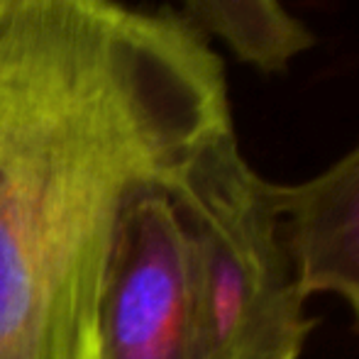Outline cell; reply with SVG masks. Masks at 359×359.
<instances>
[{
  "label": "cell",
  "instance_id": "5",
  "mask_svg": "<svg viewBox=\"0 0 359 359\" xmlns=\"http://www.w3.org/2000/svg\"><path fill=\"white\" fill-rule=\"evenodd\" d=\"M189 22L217 39L240 64L284 74L313 49V32L284 0H181Z\"/></svg>",
  "mask_w": 359,
  "mask_h": 359
},
{
  "label": "cell",
  "instance_id": "4",
  "mask_svg": "<svg viewBox=\"0 0 359 359\" xmlns=\"http://www.w3.org/2000/svg\"><path fill=\"white\" fill-rule=\"evenodd\" d=\"M279 196L303 293L340 298L359 330V144L301 184H279Z\"/></svg>",
  "mask_w": 359,
  "mask_h": 359
},
{
  "label": "cell",
  "instance_id": "1",
  "mask_svg": "<svg viewBox=\"0 0 359 359\" xmlns=\"http://www.w3.org/2000/svg\"><path fill=\"white\" fill-rule=\"evenodd\" d=\"M232 120L184 18L120 0H0V359H95L125 205Z\"/></svg>",
  "mask_w": 359,
  "mask_h": 359
},
{
  "label": "cell",
  "instance_id": "2",
  "mask_svg": "<svg viewBox=\"0 0 359 359\" xmlns=\"http://www.w3.org/2000/svg\"><path fill=\"white\" fill-rule=\"evenodd\" d=\"M194 269L210 359H298L308 296L284 240L279 184L240 149L235 123L205 135L166 171Z\"/></svg>",
  "mask_w": 359,
  "mask_h": 359
},
{
  "label": "cell",
  "instance_id": "3",
  "mask_svg": "<svg viewBox=\"0 0 359 359\" xmlns=\"http://www.w3.org/2000/svg\"><path fill=\"white\" fill-rule=\"evenodd\" d=\"M166 171L137 189L120 217L100 288L95 359H210Z\"/></svg>",
  "mask_w": 359,
  "mask_h": 359
}]
</instances>
